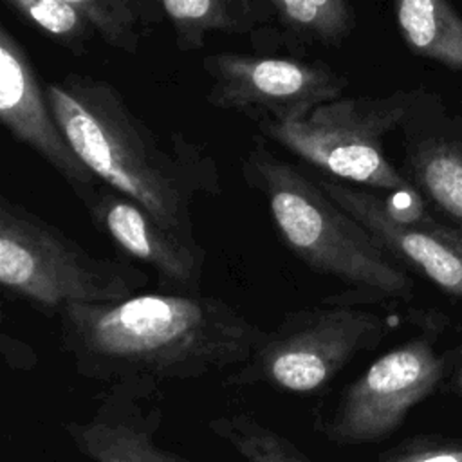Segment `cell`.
I'll list each match as a JSON object with an SVG mask.
<instances>
[{
    "label": "cell",
    "mask_w": 462,
    "mask_h": 462,
    "mask_svg": "<svg viewBox=\"0 0 462 462\" xmlns=\"http://www.w3.org/2000/svg\"><path fill=\"white\" fill-rule=\"evenodd\" d=\"M58 343L92 381H191L240 366L265 330L222 298L146 292L121 301L67 305Z\"/></svg>",
    "instance_id": "1"
},
{
    "label": "cell",
    "mask_w": 462,
    "mask_h": 462,
    "mask_svg": "<svg viewBox=\"0 0 462 462\" xmlns=\"http://www.w3.org/2000/svg\"><path fill=\"white\" fill-rule=\"evenodd\" d=\"M45 92L69 144L101 182L137 200L177 238L199 244L193 204L220 193L217 162L200 144L173 134L166 148L103 78L67 74Z\"/></svg>",
    "instance_id": "2"
},
{
    "label": "cell",
    "mask_w": 462,
    "mask_h": 462,
    "mask_svg": "<svg viewBox=\"0 0 462 462\" xmlns=\"http://www.w3.org/2000/svg\"><path fill=\"white\" fill-rule=\"evenodd\" d=\"M283 244L309 269L332 276L361 300H408L413 280L375 236L298 168L254 137L242 164Z\"/></svg>",
    "instance_id": "3"
},
{
    "label": "cell",
    "mask_w": 462,
    "mask_h": 462,
    "mask_svg": "<svg viewBox=\"0 0 462 462\" xmlns=\"http://www.w3.org/2000/svg\"><path fill=\"white\" fill-rule=\"evenodd\" d=\"M148 274L96 256L18 202L0 200V285L14 300L56 316L67 305H97L135 296Z\"/></svg>",
    "instance_id": "4"
},
{
    "label": "cell",
    "mask_w": 462,
    "mask_h": 462,
    "mask_svg": "<svg viewBox=\"0 0 462 462\" xmlns=\"http://www.w3.org/2000/svg\"><path fill=\"white\" fill-rule=\"evenodd\" d=\"M359 303L346 291L287 312L224 384H263L300 397L325 392L357 354L375 348L388 332V321Z\"/></svg>",
    "instance_id": "5"
},
{
    "label": "cell",
    "mask_w": 462,
    "mask_h": 462,
    "mask_svg": "<svg viewBox=\"0 0 462 462\" xmlns=\"http://www.w3.org/2000/svg\"><path fill=\"white\" fill-rule=\"evenodd\" d=\"M413 99L410 92L379 97L341 96L301 119H260L256 125L263 137L325 171L328 179L397 193L413 186L388 161L383 141L408 119Z\"/></svg>",
    "instance_id": "6"
},
{
    "label": "cell",
    "mask_w": 462,
    "mask_h": 462,
    "mask_svg": "<svg viewBox=\"0 0 462 462\" xmlns=\"http://www.w3.org/2000/svg\"><path fill=\"white\" fill-rule=\"evenodd\" d=\"M444 366V359L426 337L395 345L352 379L328 411L314 413L312 426L336 446L381 442L435 392Z\"/></svg>",
    "instance_id": "7"
},
{
    "label": "cell",
    "mask_w": 462,
    "mask_h": 462,
    "mask_svg": "<svg viewBox=\"0 0 462 462\" xmlns=\"http://www.w3.org/2000/svg\"><path fill=\"white\" fill-rule=\"evenodd\" d=\"M202 69L209 76L206 101L254 123L301 119L316 106L341 97L348 85L325 61L217 52L202 60Z\"/></svg>",
    "instance_id": "8"
},
{
    "label": "cell",
    "mask_w": 462,
    "mask_h": 462,
    "mask_svg": "<svg viewBox=\"0 0 462 462\" xmlns=\"http://www.w3.org/2000/svg\"><path fill=\"white\" fill-rule=\"evenodd\" d=\"M318 184L397 262L408 263L440 291L462 298V229L437 222L415 188L381 197L328 177Z\"/></svg>",
    "instance_id": "9"
},
{
    "label": "cell",
    "mask_w": 462,
    "mask_h": 462,
    "mask_svg": "<svg viewBox=\"0 0 462 462\" xmlns=\"http://www.w3.org/2000/svg\"><path fill=\"white\" fill-rule=\"evenodd\" d=\"M162 419L161 383L130 379L110 383L88 417L61 428L90 462H195L155 440Z\"/></svg>",
    "instance_id": "10"
},
{
    "label": "cell",
    "mask_w": 462,
    "mask_h": 462,
    "mask_svg": "<svg viewBox=\"0 0 462 462\" xmlns=\"http://www.w3.org/2000/svg\"><path fill=\"white\" fill-rule=\"evenodd\" d=\"M0 121L9 134L34 150L88 204L101 180L78 157L61 132L32 61L14 34L0 27Z\"/></svg>",
    "instance_id": "11"
},
{
    "label": "cell",
    "mask_w": 462,
    "mask_h": 462,
    "mask_svg": "<svg viewBox=\"0 0 462 462\" xmlns=\"http://www.w3.org/2000/svg\"><path fill=\"white\" fill-rule=\"evenodd\" d=\"M94 226L125 254L152 267L166 287L197 294L204 276V249L166 231L137 200L101 182L85 204Z\"/></svg>",
    "instance_id": "12"
},
{
    "label": "cell",
    "mask_w": 462,
    "mask_h": 462,
    "mask_svg": "<svg viewBox=\"0 0 462 462\" xmlns=\"http://www.w3.org/2000/svg\"><path fill=\"white\" fill-rule=\"evenodd\" d=\"M393 13L411 52L462 70V16L448 0H393Z\"/></svg>",
    "instance_id": "13"
},
{
    "label": "cell",
    "mask_w": 462,
    "mask_h": 462,
    "mask_svg": "<svg viewBox=\"0 0 462 462\" xmlns=\"http://www.w3.org/2000/svg\"><path fill=\"white\" fill-rule=\"evenodd\" d=\"M175 31L177 47L200 51L209 32L245 34L263 20L258 0H157Z\"/></svg>",
    "instance_id": "14"
},
{
    "label": "cell",
    "mask_w": 462,
    "mask_h": 462,
    "mask_svg": "<svg viewBox=\"0 0 462 462\" xmlns=\"http://www.w3.org/2000/svg\"><path fill=\"white\" fill-rule=\"evenodd\" d=\"M410 184L439 211L462 226V144L420 137L406 148Z\"/></svg>",
    "instance_id": "15"
},
{
    "label": "cell",
    "mask_w": 462,
    "mask_h": 462,
    "mask_svg": "<svg viewBox=\"0 0 462 462\" xmlns=\"http://www.w3.org/2000/svg\"><path fill=\"white\" fill-rule=\"evenodd\" d=\"M208 428L244 462H316L285 433L245 411L211 417Z\"/></svg>",
    "instance_id": "16"
},
{
    "label": "cell",
    "mask_w": 462,
    "mask_h": 462,
    "mask_svg": "<svg viewBox=\"0 0 462 462\" xmlns=\"http://www.w3.org/2000/svg\"><path fill=\"white\" fill-rule=\"evenodd\" d=\"M114 49L137 52L141 38L162 20L157 0H67Z\"/></svg>",
    "instance_id": "17"
},
{
    "label": "cell",
    "mask_w": 462,
    "mask_h": 462,
    "mask_svg": "<svg viewBox=\"0 0 462 462\" xmlns=\"http://www.w3.org/2000/svg\"><path fill=\"white\" fill-rule=\"evenodd\" d=\"M283 27L303 42L336 47L356 23L352 0H263Z\"/></svg>",
    "instance_id": "18"
},
{
    "label": "cell",
    "mask_w": 462,
    "mask_h": 462,
    "mask_svg": "<svg viewBox=\"0 0 462 462\" xmlns=\"http://www.w3.org/2000/svg\"><path fill=\"white\" fill-rule=\"evenodd\" d=\"M4 4L74 56L88 52L96 29L67 0H4Z\"/></svg>",
    "instance_id": "19"
},
{
    "label": "cell",
    "mask_w": 462,
    "mask_h": 462,
    "mask_svg": "<svg viewBox=\"0 0 462 462\" xmlns=\"http://www.w3.org/2000/svg\"><path fill=\"white\" fill-rule=\"evenodd\" d=\"M375 462H462V442L408 439L377 455Z\"/></svg>",
    "instance_id": "20"
},
{
    "label": "cell",
    "mask_w": 462,
    "mask_h": 462,
    "mask_svg": "<svg viewBox=\"0 0 462 462\" xmlns=\"http://www.w3.org/2000/svg\"><path fill=\"white\" fill-rule=\"evenodd\" d=\"M455 388H457L458 393H462V366H460V370H458V374L455 377Z\"/></svg>",
    "instance_id": "21"
}]
</instances>
